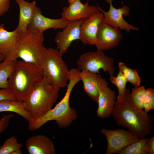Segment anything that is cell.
I'll return each mask as SVG.
<instances>
[{"mask_svg": "<svg viewBox=\"0 0 154 154\" xmlns=\"http://www.w3.org/2000/svg\"><path fill=\"white\" fill-rule=\"evenodd\" d=\"M130 93L127 89L122 100L116 101L111 114L117 125L127 128L139 139L143 138L151 133L154 117L134 104Z\"/></svg>", "mask_w": 154, "mask_h": 154, "instance_id": "cell-1", "label": "cell"}, {"mask_svg": "<svg viewBox=\"0 0 154 154\" xmlns=\"http://www.w3.org/2000/svg\"><path fill=\"white\" fill-rule=\"evenodd\" d=\"M80 71L73 68L69 70V82L64 97L54 108L42 117L32 118L29 121L28 129L34 131L39 129L48 121L54 120L60 128H66L78 117L76 110L70 106L69 100L71 92L75 85L80 81Z\"/></svg>", "mask_w": 154, "mask_h": 154, "instance_id": "cell-2", "label": "cell"}, {"mask_svg": "<svg viewBox=\"0 0 154 154\" xmlns=\"http://www.w3.org/2000/svg\"><path fill=\"white\" fill-rule=\"evenodd\" d=\"M42 78L40 66L22 60L17 61L8 80V89L15 99L24 101Z\"/></svg>", "mask_w": 154, "mask_h": 154, "instance_id": "cell-3", "label": "cell"}, {"mask_svg": "<svg viewBox=\"0 0 154 154\" xmlns=\"http://www.w3.org/2000/svg\"><path fill=\"white\" fill-rule=\"evenodd\" d=\"M60 88L42 78L23 102L32 118H40L52 108L58 96Z\"/></svg>", "mask_w": 154, "mask_h": 154, "instance_id": "cell-4", "label": "cell"}, {"mask_svg": "<svg viewBox=\"0 0 154 154\" xmlns=\"http://www.w3.org/2000/svg\"><path fill=\"white\" fill-rule=\"evenodd\" d=\"M62 56L57 49L46 48L39 64L43 78L60 88L67 86L69 75V70Z\"/></svg>", "mask_w": 154, "mask_h": 154, "instance_id": "cell-5", "label": "cell"}, {"mask_svg": "<svg viewBox=\"0 0 154 154\" xmlns=\"http://www.w3.org/2000/svg\"><path fill=\"white\" fill-rule=\"evenodd\" d=\"M44 40L43 33L35 34L27 31L19 33L18 58L39 65L41 58L46 49L43 44Z\"/></svg>", "mask_w": 154, "mask_h": 154, "instance_id": "cell-6", "label": "cell"}, {"mask_svg": "<svg viewBox=\"0 0 154 154\" xmlns=\"http://www.w3.org/2000/svg\"><path fill=\"white\" fill-rule=\"evenodd\" d=\"M114 62L113 58L106 56L102 50H99L82 54L76 61L77 68L80 70L99 74V70L102 69L109 73V79L114 76L115 68Z\"/></svg>", "mask_w": 154, "mask_h": 154, "instance_id": "cell-7", "label": "cell"}, {"mask_svg": "<svg viewBox=\"0 0 154 154\" xmlns=\"http://www.w3.org/2000/svg\"><path fill=\"white\" fill-rule=\"evenodd\" d=\"M100 132L105 136L107 140L106 154L118 153L124 148L139 139L129 130L102 128Z\"/></svg>", "mask_w": 154, "mask_h": 154, "instance_id": "cell-8", "label": "cell"}, {"mask_svg": "<svg viewBox=\"0 0 154 154\" xmlns=\"http://www.w3.org/2000/svg\"><path fill=\"white\" fill-rule=\"evenodd\" d=\"M106 1L109 5L108 11L106 12L100 7V11L103 15V22L128 33H129L131 30L138 31L139 30V28L128 23L123 18V16L129 15L130 9L128 6L124 5L121 7L116 8L113 5L112 0H106Z\"/></svg>", "mask_w": 154, "mask_h": 154, "instance_id": "cell-9", "label": "cell"}, {"mask_svg": "<svg viewBox=\"0 0 154 154\" xmlns=\"http://www.w3.org/2000/svg\"><path fill=\"white\" fill-rule=\"evenodd\" d=\"M122 37L119 29L102 22L98 27L95 45L97 50H108L116 47Z\"/></svg>", "mask_w": 154, "mask_h": 154, "instance_id": "cell-10", "label": "cell"}, {"mask_svg": "<svg viewBox=\"0 0 154 154\" xmlns=\"http://www.w3.org/2000/svg\"><path fill=\"white\" fill-rule=\"evenodd\" d=\"M69 21L61 18L52 19L47 18L42 14V11L38 7L27 28V31L35 34L43 33L46 30L64 29Z\"/></svg>", "mask_w": 154, "mask_h": 154, "instance_id": "cell-11", "label": "cell"}, {"mask_svg": "<svg viewBox=\"0 0 154 154\" xmlns=\"http://www.w3.org/2000/svg\"><path fill=\"white\" fill-rule=\"evenodd\" d=\"M108 82L100 75L98 80L99 94L97 114L102 119L110 116L116 101L115 92L108 87Z\"/></svg>", "mask_w": 154, "mask_h": 154, "instance_id": "cell-12", "label": "cell"}, {"mask_svg": "<svg viewBox=\"0 0 154 154\" xmlns=\"http://www.w3.org/2000/svg\"><path fill=\"white\" fill-rule=\"evenodd\" d=\"M84 19L69 21L63 30L58 32L54 41L57 49L63 56L74 41L80 40V27Z\"/></svg>", "mask_w": 154, "mask_h": 154, "instance_id": "cell-13", "label": "cell"}, {"mask_svg": "<svg viewBox=\"0 0 154 154\" xmlns=\"http://www.w3.org/2000/svg\"><path fill=\"white\" fill-rule=\"evenodd\" d=\"M68 7H64L61 13L62 18L68 21L78 20L85 19L92 14L100 11V7L90 5L88 2L82 3L80 0H74Z\"/></svg>", "mask_w": 154, "mask_h": 154, "instance_id": "cell-14", "label": "cell"}, {"mask_svg": "<svg viewBox=\"0 0 154 154\" xmlns=\"http://www.w3.org/2000/svg\"><path fill=\"white\" fill-rule=\"evenodd\" d=\"M19 33L17 28L9 31L4 29L3 24H0V53L5 58L13 60L18 58Z\"/></svg>", "mask_w": 154, "mask_h": 154, "instance_id": "cell-15", "label": "cell"}, {"mask_svg": "<svg viewBox=\"0 0 154 154\" xmlns=\"http://www.w3.org/2000/svg\"><path fill=\"white\" fill-rule=\"evenodd\" d=\"M103 17V13L99 11L84 19L80 27V40L83 44L95 45L98 27Z\"/></svg>", "mask_w": 154, "mask_h": 154, "instance_id": "cell-16", "label": "cell"}, {"mask_svg": "<svg viewBox=\"0 0 154 154\" xmlns=\"http://www.w3.org/2000/svg\"><path fill=\"white\" fill-rule=\"evenodd\" d=\"M25 147L30 154H55L56 150L54 144L44 135H33L28 138Z\"/></svg>", "mask_w": 154, "mask_h": 154, "instance_id": "cell-17", "label": "cell"}, {"mask_svg": "<svg viewBox=\"0 0 154 154\" xmlns=\"http://www.w3.org/2000/svg\"><path fill=\"white\" fill-rule=\"evenodd\" d=\"M19 9V21L17 28L19 33L27 31L37 6L35 1L29 2L24 0H15Z\"/></svg>", "mask_w": 154, "mask_h": 154, "instance_id": "cell-18", "label": "cell"}, {"mask_svg": "<svg viewBox=\"0 0 154 154\" xmlns=\"http://www.w3.org/2000/svg\"><path fill=\"white\" fill-rule=\"evenodd\" d=\"M100 73H93L87 71L80 72V77L83 83L84 92L91 99L97 103L99 94L98 80Z\"/></svg>", "mask_w": 154, "mask_h": 154, "instance_id": "cell-19", "label": "cell"}, {"mask_svg": "<svg viewBox=\"0 0 154 154\" xmlns=\"http://www.w3.org/2000/svg\"><path fill=\"white\" fill-rule=\"evenodd\" d=\"M10 112L15 113L29 121L32 118L24 106L23 102L16 99L0 101V112Z\"/></svg>", "mask_w": 154, "mask_h": 154, "instance_id": "cell-20", "label": "cell"}, {"mask_svg": "<svg viewBox=\"0 0 154 154\" xmlns=\"http://www.w3.org/2000/svg\"><path fill=\"white\" fill-rule=\"evenodd\" d=\"M17 61L5 58L0 63V88L8 89V80L15 70Z\"/></svg>", "mask_w": 154, "mask_h": 154, "instance_id": "cell-21", "label": "cell"}, {"mask_svg": "<svg viewBox=\"0 0 154 154\" xmlns=\"http://www.w3.org/2000/svg\"><path fill=\"white\" fill-rule=\"evenodd\" d=\"M118 67L127 82L130 83L135 88L140 86L141 79L136 70L127 67L122 62H120L118 63Z\"/></svg>", "mask_w": 154, "mask_h": 154, "instance_id": "cell-22", "label": "cell"}, {"mask_svg": "<svg viewBox=\"0 0 154 154\" xmlns=\"http://www.w3.org/2000/svg\"><path fill=\"white\" fill-rule=\"evenodd\" d=\"M147 139L145 137L138 139L125 147L118 153L119 154H148L145 149Z\"/></svg>", "mask_w": 154, "mask_h": 154, "instance_id": "cell-23", "label": "cell"}, {"mask_svg": "<svg viewBox=\"0 0 154 154\" xmlns=\"http://www.w3.org/2000/svg\"><path fill=\"white\" fill-rule=\"evenodd\" d=\"M111 82L117 87L118 91L117 102H120L123 99L127 90L126 85L127 82L124 76L120 70L116 77L114 76L109 79Z\"/></svg>", "mask_w": 154, "mask_h": 154, "instance_id": "cell-24", "label": "cell"}, {"mask_svg": "<svg viewBox=\"0 0 154 154\" xmlns=\"http://www.w3.org/2000/svg\"><path fill=\"white\" fill-rule=\"evenodd\" d=\"M146 89L144 86H138L133 88L130 93L131 100L137 108L143 110L144 102Z\"/></svg>", "mask_w": 154, "mask_h": 154, "instance_id": "cell-25", "label": "cell"}, {"mask_svg": "<svg viewBox=\"0 0 154 154\" xmlns=\"http://www.w3.org/2000/svg\"><path fill=\"white\" fill-rule=\"evenodd\" d=\"M23 144L19 143L16 137L13 135L6 139L0 147V154H11L14 151L20 149Z\"/></svg>", "mask_w": 154, "mask_h": 154, "instance_id": "cell-26", "label": "cell"}, {"mask_svg": "<svg viewBox=\"0 0 154 154\" xmlns=\"http://www.w3.org/2000/svg\"><path fill=\"white\" fill-rule=\"evenodd\" d=\"M144 111L148 113L154 110V90L151 88L146 89L144 102Z\"/></svg>", "mask_w": 154, "mask_h": 154, "instance_id": "cell-27", "label": "cell"}, {"mask_svg": "<svg viewBox=\"0 0 154 154\" xmlns=\"http://www.w3.org/2000/svg\"><path fill=\"white\" fill-rule=\"evenodd\" d=\"M13 114L3 115L0 120V134L3 132L7 128L10 119L13 116Z\"/></svg>", "mask_w": 154, "mask_h": 154, "instance_id": "cell-28", "label": "cell"}, {"mask_svg": "<svg viewBox=\"0 0 154 154\" xmlns=\"http://www.w3.org/2000/svg\"><path fill=\"white\" fill-rule=\"evenodd\" d=\"M145 149L148 154H154V137L147 139L145 146Z\"/></svg>", "mask_w": 154, "mask_h": 154, "instance_id": "cell-29", "label": "cell"}, {"mask_svg": "<svg viewBox=\"0 0 154 154\" xmlns=\"http://www.w3.org/2000/svg\"><path fill=\"white\" fill-rule=\"evenodd\" d=\"M10 5V0H0V17L8 10Z\"/></svg>", "mask_w": 154, "mask_h": 154, "instance_id": "cell-30", "label": "cell"}, {"mask_svg": "<svg viewBox=\"0 0 154 154\" xmlns=\"http://www.w3.org/2000/svg\"><path fill=\"white\" fill-rule=\"evenodd\" d=\"M15 99L9 90L6 89L0 90V101L7 99Z\"/></svg>", "mask_w": 154, "mask_h": 154, "instance_id": "cell-31", "label": "cell"}, {"mask_svg": "<svg viewBox=\"0 0 154 154\" xmlns=\"http://www.w3.org/2000/svg\"><path fill=\"white\" fill-rule=\"evenodd\" d=\"M22 153L21 150L18 149L13 152L11 154H21Z\"/></svg>", "mask_w": 154, "mask_h": 154, "instance_id": "cell-32", "label": "cell"}, {"mask_svg": "<svg viewBox=\"0 0 154 154\" xmlns=\"http://www.w3.org/2000/svg\"><path fill=\"white\" fill-rule=\"evenodd\" d=\"M5 59L4 57L0 53V63Z\"/></svg>", "mask_w": 154, "mask_h": 154, "instance_id": "cell-33", "label": "cell"}, {"mask_svg": "<svg viewBox=\"0 0 154 154\" xmlns=\"http://www.w3.org/2000/svg\"><path fill=\"white\" fill-rule=\"evenodd\" d=\"M74 0H67V2L69 3H70Z\"/></svg>", "mask_w": 154, "mask_h": 154, "instance_id": "cell-34", "label": "cell"}]
</instances>
